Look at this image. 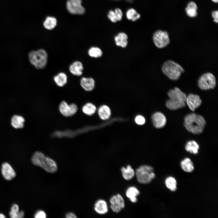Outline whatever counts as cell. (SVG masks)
Listing matches in <instances>:
<instances>
[{
	"label": "cell",
	"instance_id": "cell-1",
	"mask_svg": "<svg viewBox=\"0 0 218 218\" xmlns=\"http://www.w3.org/2000/svg\"><path fill=\"white\" fill-rule=\"evenodd\" d=\"M206 121L201 115L192 113L187 114L184 118V126L189 132L199 134L203 131Z\"/></svg>",
	"mask_w": 218,
	"mask_h": 218
},
{
	"label": "cell",
	"instance_id": "cell-2",
	"mask_svg": "<svg viewBox=\"0 0 218 218\" xmlns=\"http://www.w3.org/2000/svg\"><path fill=\"white\" fill-rule=\"evenodd\" d=\"M31 161L34 165L40 167L48 173H53L58 169L57 164L53 160L39 151L34 153L31 157Z\"/></svg>",
	"mask_w": 218,
	"mask_h": 218
},
{
	"label": "cell",
	"instance_id": "cell-3",
	"mask_svg": "<svg viewBox=\"0 0 218 218\" xmlns=\"http://www.w3.org/2000/svg\"><path fill=\"white\" fill-rule=\"evenodd\" d=\"M28 56L30 62L37 69H43L46 66L48 54L45 50L40 49L31 51Z\"/></svg>",
	"mask_w": 218,
	"mask_h": 218
},
{
	"label": "cell",
	"instance_id": "cell-4",
	"mask_svg": "<svg viewBox=\"0 0 218 218\" xmlns=\"http://www.w3.org/2000/svg\"><path fill=\"white\" fill-rule=\"evenodd\" d=\"M162 70L167 77L173 80L178 79L181 73L184 71L180 65L170 60L167 61L163 63Z\"/></svg>",
	"mask_w": 218,
	"mask_h": 218
},
{
	"label": "cell",
	"instance_id": "cell-5",
	"mask_svg": "<svg viewBox=\"0 0 218 218\" xmlns=\"http://www.w3.org/2000/svg\"><path fill=\"white\" fill-rule=\"evenodd\" d=\"M153 167L150 165H144L136 170L135 174L138 182L141 184L150 183L155 177Z\"/></svg>",
	"mask_w": 218,
	"mask_h": 218
},
{
	"label": "cell",
	"instance_id": "cell-6",
	"mask_svg": "<svg viewBox=\"0 0 218 218\" xmlns=\"http://www.w3.org/2000/svg\"><path fill=\"white\" fill-rule=\"evenodd\" d=\"M168 95L170 98L168 102L173 107L177 108L185 105L187 96L179 88L175 87L170 90Z\"/></svg>",
	"mask_w": 218,
	"mask_h": 218
},
{
	"label": "cell",
	"instance_id": "cell-7",
	"mask_svg": "<svg viewBox=\"0 0 218 218\" xmlns=\"http://www.w3.org/2000/svg\"><path fill=\"white\" fill-rule=\"evenodd\" d=\"M216 84L214 76L210 73L203 74L199 78L198 84L199 88L203 90L214 88Z\"/></svg>",
	"mask_w": 218,
	"mask_h": 218
},
{
	"label": "cell",
	"instance_id": "cell-8",
	"mask_svg": "<svg viewBox=\"0 0 218 218\" xmlns=\"http://www.w3.org/2000/svg\"><path fill=\"white\" fill-rule=\"evenodd\" d=\"M153 38L155 45L159 48L166 47L170 42L168 34L166 31H156L154 34Z\"/></svg>",
	"mask_w": 218,
	"mask_h": 218
},
{
	"label": "cell",
	"instance_id": "cell-9",
	"mask_svg": "<svg viewBox=\"0 0 218 218\" xmlns=\"http://www.w3.org/2000/svg\"><path fill=\"white\" fill-rule=\"evenodd\" d=\"M81 0H68L66 3L68 10L73 14H83L85 9L81 5Z\"/></svg>",
	"mask_w": 218,
	"mask_h": 218
},
{
	"label": "cell",
	"instance_id": "cell-10",
	"mask_svg": "<svg viewBox=\"0 0 218 218\" xmlns=\"http://www.w3.org/2000/svg\"><path fill=\"white\" fill-rule=\"evenodd\" d=\"M110 207L114 213L120 212L125 207V202L123 197L120 194L112 196L110 199Z\"/></svg>",
	"mask_w": 218,
	"mask_h": 218
},
{
	"label": "cell",
	"instance_id": "cell-11",
	"mask_svg": "<svg viewBox=\"0 0 218 218\" xmlns=\"http://www.w3.org/2000/svg\"><path fill=\"white\" fill-rule=\"evenodd\" d=\"M61 113L66 117L71 116L75 114L78 110V107L74 104L68 105L65 101H62L59 106Z\"/></svg>",
	"mask_w": 218,
	"mask_h": 218
},
{
	"label": "cell",
	"instance_id": "cell-12",
	"mask_svg": "<svg viewBox=\"0 0 218 218\" xmlns=\"http://www.w3.org/2000/svg\"><path fill=\"white\" fill-rule=\"evenodd\" d=\"M186 102L190 109L193 111L200 105L202 101L199 95L190 94L187 97Z\"/></svg>",
	"mask_w": 218,
	"mask_h": 218
},
{
	"label": "cell",
	"instance_id": "cell-13",
	"mask_svg": "<svg viewBox=\"0 0 218 218\" xmlns=\"http://www.w3.org/2000/svg\"><path fill=\"white\" fill-rule=\"evenodd\" d=\"M1 172L4 178L8 180L13 179L16 176L14 169L7 162H4L2 164Z\"/></svg>",
	"mask_w": 218,
	"mask_h": 218
},
{
	"label": "cell",
	"instance_id": "cell-14",
	"mask_svg": "<svg viewBox=\"0 0 218 218\" xmlns=\"http://www.w3.org/2000/svg\"><path fill=\"white\" fill-rule=\"evenodd\" d=\"M152 120L153 125L157 128L163 127L166 123L165 116L160 112H157L153 114L152 116Z\"/></svg>",
	"mask_w": 218,
	"mask_h": 218
},
{
	"label": "cell",
	"instance_id": "cell-15",
	"mask_svg": "<svg viewBox=\"0 0 218 218\" xmlns=\"http://www.w3.org/2000/svg\"><path fill=\"white\" fill-rule=\"evenodd\" d=\"M84 67L82 63L79 61L73 62L69 66L70 72L73 75L79 76L83 74Z\"/></svg>",
	"mask_w": 218,
	"mask_h": 218
},
{
	"label": "cell",
	"instance_id": "cell-16",
	"mask_svg": "<svg viewBox=\"0 0 218 218\" xmlns=\"http://www.w3.org/2000/svg\"><path fill=\"white\" fill-rule=\"evenodd\" d=\"M81 87L87 91H91L94 89L95 87V81L91 78L82 77L80 81Z\"/></svg>",
	"mask_w": 218,
	"mask_h": 218
},
{
	"label": "cell",
	"instance_id": "cell-17",
	"mask_svg": "<svg viewBox=\"0 0 218 218\" xmlns=\"http://www.w3.org/2000/svg\"><path fill=\"white\" fill-rule=\"evenodd\" d=\"M180 166L182 169L187 173H191L194 170L193 163L191 159L188 157H186L181 161Z\"/></svg>",
	"mask_w": 218,
	"mask_h": 218
},
{
	"label": "cell",
	"instance_id": "cell-18",
	"mask_svg": "<svg viewBox=\"0 0 218 218\" xmlns=\"http://www.w3.org/2000/svg\"><path fill=\"white\" fill-rule=\"evenodd\" d=\"M94 209L98 213L103 215L108 211V207L107 202L104 200L100 199L96 201L94 204Z\"/></svg>",
	"mask_w": 218,
	"mask_h": 218
},
{
	"label": "cell",
	"instance_id": "cell-19",
	"mask_svg": "<svg viewBox=\"0 0 218 218\" xmlns=\"http://www.w3.org/2000/svg\"><path fill=\"white\" fill-rule=\"evenodd\" d=\"M140 193L139 190L135 187L131 186L129 187L126 190V195L130 200L133 203L137 201L136 197Z\"/></svg>",
	"mask_w": 218,
	"mask_h": 218
},
{
	"label": "cell",
	"instance_id": "cell-20",
	"mask_svg": "<svg viewBox=\"0 0 218 218\" xmlns=\"http://www.w3.org/2000/svg\"><path fill=\"white\" fill-rule=\"evenodd\" d=\"M127 38V35L125 33L121 32L118 33L114 38L116 45L123 48L126 47L128 43Z\"/></svg>",
	"mask_w": 218,
	"mask_h": 218
},
{
	"label": "cell",
	"instance_id": "cell-21",
	"mask_svg": "<svg viewBox=\"0 0 218 218\" xmlns=\"http://www.w3.org/2000/svg\"><path fill=\"white\" fill-rule=\"evenodd\" d=\"M123 177L124 179L129 180L133 178L135 174L134 170L129 165L127 166L126 168L122 167L121 168Z\"/></svg>",
	"mask_w": 218,
	"mask_h": 218
},
{
	"label": "cell",
	"instance_id": "cell-22",
	"mask_svg": "<svg viewBox=\"0 0 218 218\" xmlns=\"http://www.w3.org/2000/svg\"><path fill=\"white\" fill-rule=\"evenodd\" d=\"M165 184L168 190L172 192H175L177 189V182L175 177L169 176L167 177L164 181Z\"/></svg>",
	"mask_w": 218,
	"mask_h": 218
},
{
	"label": "cell",
	"instance_id": "cell-23",
	"mask_svg": "<svg viewBox=\"0 0 218 218\" xmlns=\"http://www.w3.org/2000/svg\"><path fill=\"white\" fill-rule=\"evenodd\" d=\"M67 75L64 72H60L54 77V80L56 85L59 87H62L67 82Z\"/></svg>",
	"mask_w": 218,
	"mask_h": 218
},
{
	"label": "cell",
	"instance_id": "cell-24",
	"mask_svg": "<svg viewBox=\"0 0 218 218\" xmlns=\"http://www.w3.org/2000/svg\"><path fill=\"white\" fill-rule=\"evenodd\" d=\"M199 148V145L194 140L188 141L185 146V149L187 151L194 154L198 153Z\"/></svg>",
	"mask_w": 218,
	"mask_h": 218
},
{
	"label": "cell",
	"instance_id": "cell-25",
	"mask_svg": "<svg viewBox=\"0 0 218 218\" xmlns=\"http://www.w3.org/2000/svg\"><path fill=\"white\" fill-rule=\"evenodd\" d=\"M24 122L25 119L22 117L18 115H14L11 119V124L15 128H21L24 127Z\"/></svg>",
	"mask_w": 218,
	"mask_h": 218
},
{
	"label": "cell",
	"instance_id": "cell-26",
	"mask_svg": "<svg viewBox=\"0 0 218 218\" xmlns=\"http://www.w3.org/2000/svg\"><path fill=\"white\" fill-rule=\"evenodd\" d=\"M98 113L101 118L103 120L108 119L111 115L110 108L105 105H102L99 108Z\"/></svg>",
	"mask_w": 218,
	"mask_h": 218
},
{
	"label": "cell",
	"instance_id": "cell-27",
	"mask_svg": "<svg viewBox=\"0 0 218 218\" xmlns=\"http://www.w3.org/2000/svg\"><path fill=\"white\" fill-rule=\"evenodd\" d=\"M57 20L53 17L48 16L46 18L44 21L43 25L45 28L51 30L53 29L57 24Z\"/></svg>",
	"mask_w": 218,
	"mask_h": 218
},
{
	"label": "cell",
	"instance_id": "cell-28",
	"mask_svg": "<svg viewBox=\"0 0 218 218\" xmlns=\"http://www.w3.org/2000/svg\"><path fill=\"white\" fill-rule=\"evenodd\" d=\"M82 109L84 113L88 115H91L95 113L96 108L93 104L88 103L83 106Z\"/></svg>",
	"mask_w": 218,
	"mask_h": 218
},
{
	"label": "cell",
	"instance_id": "cell-29",
	"mask_svg": "<svg viewBox=\"0 0 218 218\" xmlns=\"http://www.w3.org/2000/svg\"><path fill=\"white\" fill-rule=\"evenodd\" d=\"M126 15L128 19L134 21H136L140 17V15L132 8L129 9L127 11Z\"/></svg>",
	"mask_w": 218,
	"mask_h": 218
},
{
	"label": "cell",
	"instance_id": "cell-30",
	"mask_svg": "<svg viewBox=\"0 0 218 218\" xmlns=\"http://www.w3.org/2000/svg\"><path fill=\"white\" fill-rule=\"evenodd\" d=\"M89 55L92 57L97 58L101 57L102 54L101 50L97 47H92L88 51Z\"/></svg>",
	"mask_w": 218,
	"mask_h": 218
},
{
	"label": "cell",
	"instance_id": "cell-31",
	"mask_svg": "<svg viewBox=\"0 0 218 218\" xmlns=\"http://www.w3.org/2000/svg\"><path fill=\"white\" fill-rule=\"evenodd\" d=\"M185 10L187 15L190 17H194L197 15V13L196 10L187 7Z\"/></svg>",
	"mask_w": 218,
	"mask_h": 218
},
{
	"label": "cell",
	"instance_id": "cell-32",
	"mask_svg": "<svg viewBox=\"0 0 218 218\" xmlns=\"http://www.w3.org/2000/svg\"><path fill=\"white\" fill-rule=\"evenodd\" d=\"M108 18L113 22H116L117 21V17L114 12L112 10H110L108 15Z\"/></svg>",
	"mask_w": 218,
	"mask_h": 218
},
{
	"label": "cell",
	"instance_id": "cell-33",
	"mask_svg": "<svg viewBox=\"0 0 218 218\" xmlns=\"http://www.w3.org/2000/svg\"><path fill=\"white\" fill-rule=\"evenodd\" d=\"M46 217V215L45 212L41 210L38 211L34 215L35 218H45Z\"/></svg>",
	"mask_w": 218,
	"mask_h": 218
},
{
	"label": "cell",
	"instance_id": "cell-34",
	"mask_svg": "<svg viewBox=\"0 0 218 218\" xmlns=\"http://www.w3.org/2000/svg\"><path fill=\"white\" fill-rule=\"evenodd\" d=\"M136 123L139 125H143L145 122L144 118L141 115L137 116L135 118Z\"/></svg>",
	"mask_w": 218,
	"mask_h": 218
},
{
	"label": "cell",
	"instance_id": "cell-35",
	"mask_svg": "<svg viewBox=\"0 0 218 218\" xmlns=\"http://www.w3.org/2000/svg\"><path fill=\"white\" fill-rule=\"evenodd\" d=\"M114 12L116 15L117 21L121 20L123 16V13L121 10L119 8H117L115 9Z\"/></svg>",
	"mask_w": 218,
	"mask_h": 218
},
{
	"label": "cell",
	"instance_id": "cell-36",
	"mask_svg": "<svg viewBox=\"0 0 218 218\" xmlns=\"http://www.w3.org/2000/svg\"><path fill=\"white\" fill-rule=\"evenodd\" d=\"M212 16L213 18V21L218 23V12L217 11H213L212 12Z\"/></svg>",
	"mask_w": 218,
	"mask_h": 218
},
{
	"label": "cell",
	"instance_id": "cell-37",
	"mask_svg": "<svg viewBox=\"0 0 218 218\" xmlns=\"http://www.w3.org/2000/svg\"><path fill=\"white\" fill-rule=\"evenodd\" d=\"M187 7L197 10V6L196 3L193 2H189L187 5Z\"/></svg>",
	"mask_w": 218,
	"mask_h": 218
},
{
	"label": "cell",
	"instance_id": "cell-38",
	"mask_svg": "<svg viewBox=\"0 0 218 218\" xmlns=\"http://www.w3.org/2000/svg\"><path fill=\"white\" fill-rule=\"evenodd\" d=\"M19 208L18 205L14 204L12 205L11 208V211L15 212H18L19 211Z\"/></svg>",
	"mask_w": 218,
	"mask_h": 218
},
{
	"label": "cell",
	"instance_id": "cell-39",
	"mask_svg": "<svg viewBox=\"0 0 218 218\" xmlns=\"http://www.w3.org/2000/svg\"><path fill=\"white\" fill-rule=\"evenodd\" d=\"M19 211L18 212H15L10 211L9 214L12 218H18Z\"/></svg>",
	"mask_w": 218,
	"mask_h": 218
},
{
	"label": "cell",
	"instance_id": "cell-40",
	"mask_svg": "<svg viewBox=\"0 0 218 218\" xmlns=\"http://www.w3.org/2000/svg\"><path fill=\"white\" fill-rule=\"evenodd\" d=\"M66 217L67 218H76L77 217L75 214L72 212H69L66 214Z\"/></svg>",
	"mask_w": 218,
	"mask_h": 218
},
{
	"label": "cell",
	"instance_id": "cell-41",
	"mask_svg": "<svg viewBox=\"0 0 218 218\" xmlns=\"http://www.w3.org/2000/svg\"><path fill=\"white\" fill-rule=\"evenodd\" d=\"M24 216V213L23 211H21L19 212L18 218H23Z\"/></svg>",
	"mask_w": 218,
	"mask_h": 218
},
{
	"label": "cell",
	"instance_id": "cell-42",
	"mask_svg": "<svg viewBox=\"0 0 218 218\" xmlns=\"http://www.w3.org/2000/svg\"><path fill=\"white\" fill-rule=\"evenodd\" d=\"M6 218L5 216L2 213H0V218Z\"/></svg>",
	"mask_w": 218,
	"mask_h": 218
},
{
	"label": "cell",
	"instance_id": "cell-43",
	"mask_svg": "<svg viewBox=\"0 0 218 218\" xmlns=\"http://www.w3.org/2000/svg\"><path fill=\"white\" fill-rule=\"evenodd\" d=\"M213 2H215L217 3L218 0H212Z\"/></svg>",
	"mask_w": 218,
	"mask_h": 218
},
{
	"label": "cell",
	"instance_id": "cell-44",
	"mask_svg": "<svg viewBox=\"0 0 218 218\" xmlns=\"http://www.w3.org/2000/svg\"><path fill=\"white\" fill-rule=\"evenodd\" d=\"M126 0L128 2H131L132 1H133V0Z\"/></svg>",
	"mask_w": 218,
	"mask_h": 218
}]
</instances>
